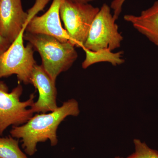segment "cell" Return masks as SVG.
Returning a JSON list of instances; mask_svg holds the SVG:
<instances>
[{
  "instance_id": "cell-2",
  "label": "cell",
  "mask_w": 158,
  "mask_h": 158,
  "mask_svg": "<svg viewBox=\"0 0 158 158\" xmlns=\"http://www.w3.org/2000/svg\"><path fill=\"white\" fill-rule=\"evenodd\" d=\"M24 39L39 53L42 67L54 82L63 72L68 70L78 58L75 46L62 42L49 35L25 32Z\"/></svg>"
},
{
  "instance_id": "cell-6",
  "label": "cell",
  "mask_w": 158,
  "mask_h": 158,
  "mask_svg": "<svg viewBox=\"0 0 158 158\" xmlns=\"http://www.w3.org/2000/svg\"><path fill=\"white\" fill-rule=\"evenodd\" d=\"M116 21L110 7L103 4L93 20L83 49L95 52L109 48L113 51L120 48L123 37L118 31Z\"/></svg>"
},
{
  "instance_id": "cell-4",
  "label": "cell",
  "mask_w": 158,
  "mask_h": 158,
  "mask_svg": "<svg viewBox=\"0 0 158 158\" xmlns=\"http://www.w3.org/2000/svg\"><path fill=\"white\" fill-rule=\"evenodd\" d=\"M99 10L88 3L62 0L60 17L69 36V42L75 47L83 48L93 20Z\"/></svg>"
},
{
  "instance_id": "cell-1",
  "label": "cell",
  "mask_w": 158,
  "mask_h": 158,
  "mask_svg": "<svg viewBox=\"0 0 158 158\" xmlns=\"http://www.w3.org/2000/svg\"><path fill=\"white\" fill-rule=\"evenodd\" d=\"M80 113L78 102L71 99L53 112L37 114L25 124L12 126L10 135L13 138L21 139L23 148L27 154L32 156L37 151L38 143L49 140L51 146L56 145L59 125L68 116H77Z\"/></svg>"
},
{
  "instance_id": "cell-17",
  "label": "cell",
  "mask_w": 158,
  "mask_h": 158,
  "mask_svg": "<svg viewBox=\"0 0 158 158\" xmlns=\"http://www.w3.org/2000/svg\"><path fill=\"white\" fill-rule=\"evenodd\" d=\"M114 158H123L120 157H119V156H116V157H115Z\"/></svg>"
},
{
  "instance_id": "cell-12",
  "label": "cell",
  "mask_w": 158,
  "mask_h": 158,
  "mask_svg": "<svg viewBox=\"0 0 158 158\" xmlns=\"http://www.w3.org/2000/svg\"><path fill=\"white\" fill-rule=\"evenodd\" d=\"M19 143V140L11 136L0 137V158H28Z\"/></svg>"
},
{
  "instance_id": "cell-14",
  "label": "cell",
  "mask_w": 158,
  "mask_h": 158,
  "mask_svg": "<svg viewBox=\"0 0 158 158\" xmlns=\"http://www.w3.org/2000/svg\"><path fill=\"white\" fill-rule=\"evenodd\" d=\"M126 0H113L110 6L111 9L113 10V17L116 20L118 19L122 11L123 4Z\"/></svg>"
},
{
  "instance_id": "cell-8",
  "label": "cell",
  "mask_w": 158,
  "mask_h": 158,
  "mask_svg": "<svg viewBox=\"0 0 158 158\" xmlns=\"http://www.w3.org/2000/svg\"><path fill=\"white\" fill-rule=\"evenodd\" d=\"M31 84L38 90L39 97L30 108L33 113H46L59 107L57 104L56 83L52 81L41 65H34L31 72Z\"/></svg>"
},
{
  "instance_id": "cell-9",
  "label": "cell",
  "mask_w": 158,
  "mask_h": 158,
  "mask_svg": "<svg viewBox=\"0 0 158 158\" xmlns=\"http://www.w3.org/2000/svg\"><path fill=\"white\" fill-rule=\"evenodd\" d=\"M62 0H53L50 7L41 16H35L29 22L26 32L49 35L62 42H69V37L60 20V9Z\"/></svg>"
},
{
  "instance_id": "cell-3",
  "label": "cell",
  "mask_w": 158,
  "mask_h": 158,
  "mask_svg": "<svg viewBox=\"0 0 158 158\" xmlns=\"http://www.w3.org/2000/svg\"><path fill=\"white\" fill-rule=\"evenodd\" d=\"M29 22L9 48L0 55V79L15 74L19 81L31 84V72L36 62L33 46L29 43L27 46L24 45V34Z\"/></svg>"
},
{
  "instance_id": "cell-16",
  "label": "cell",
  "mask_w": 158,
  "mask_h": 158,
  "mask_svg": "<svg viewBox=\"0 0 158 158\" xmlns=\"http://www.w3.org/2000/svg\"><path fill=\"white\" fill-rule=\"evenodd\" d=\"M74 2H78L83 3H88L92 1H96V0H72Z\"/></svg>"
},
{
  "instance_id": "cell-7",
  "label": "cell",
  "mask_w": 158,
  "mask_h": 158,
  "mask_svg": "<svg viewBox=\"0 0 158 158\" xmlns=\"http://www.w3.org/2000/svg\"><path fill=\"white\" fill-rule=\"evenodd\" d=\"M50 0H36L27 12L23 9L21 0H0V34L11 43L23 28Z\"/></svg>"
},
{
  "instance_id": "cell-5",
  "label": "cell",
  "mask_w": 158,
  "mask_h": 158,
  "mask_svg": "<svg viewBox=\"0 0 158 158\" xmlns=\"http://www.w3.org/2000/svg\"><path fill=\"white\" fill-rule=\"evenodd\" d=\"M22 86L19 84L11 92L6 83L0 81V136L10 126H19L26 123L33 116L31 109L34 102L32 94L25 101L20 100Z\"/></svg>"
},
{
  "instance_id": "cell-10",
  "label": "cell",
  "mask_w": 158,
  "mask_h": 158,
  "mask_svg": "<svg viewBox=\"0 0 158 158\" xmlns=\"http://www.w3.org/2000/svg\"><path fill=\"white\" fill-rule=\"evenodd\" d=\"M123 19L140 34L158 46V1L141 11L139 15H125Z\"/></svg>"
},
{
  "instance_id": "cell-13",
  "label": "cell",
  "mask_w": 158,
  "mask_h": 158,
  "mask_svg": "<svg viewBox=\"0 0 158 158\" xmlns=\"http://www.w3.org/2000/svg\"><path fill=\"white\" fill-rule=\"evenodd\" d=\"M135 151L126 158H158V151L138 139L134 140Z\"/></svg>"
},
{
  "instance_id": "cell-11",
  "label": "cell",
  "mask_w": 158,
  "mask_h": 158,
  "mask_svg": "<svg viewBox=\"0 0 158 158\" xmlns=\"http://www.w3.org/2000/svg\"><path fill=\"white\" fill-rule=\"evenodd\" d=\"M84 50L86 57L82 63V67L84 69L99 62H108L113 66H117L123 64L125 61L123 58V51L114 53L109 48L102 49L95 52L85 49Z\"/></svg>"
},
{
  "instance_id": "cell-15",
  "label": "cell",
  "mask_w": 158,
  "mask_h": 158,
  "mask_svg": "<svg viewBox=\"0 0 158 158\" xmlns=\"http://www.w3.org/2000/svg\"><path fill=\"white\" fill-rule=\"evenodd\" d=\"M11 44V42L0 34V55L9 48Z\"/></svg>"
}]
</instances>
